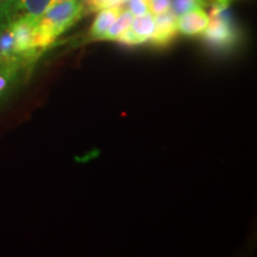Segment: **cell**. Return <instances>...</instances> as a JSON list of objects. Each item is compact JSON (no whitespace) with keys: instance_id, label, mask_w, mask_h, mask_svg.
Instances as JSON below:
<instances>
[{"instance_id":"5b68a950","label":"cell","mask_w":257,"mask_h":257,"mask_svg":"<svg viewBox=\"0 0 257 257\" xmlns=\"http://www.w3.org/2000/svg\"><path fill=\"white\" fill-rule=\"evenodd\" d=\"M178 19L179 18L172 11L154 16L155 28H154L152 37L148 42L157 48H165L172 43L179 32Z\"/></svg>"},{"instance_id":"5bb4252c","label":"cell","mask_w":257,"mask_h":257,"mask_svg":"<svg viewBox=\"0 0 257 257\" xmlns=\"http://www.w3.org/2000/svg\"><path fill=\"white\" fill-rule=\"evenodd\" d=\"M204 3H205V5H206L207 3H208V0H204Z\"/></svg>"},{"instance_id":"7c38bea8","label":"cell","mask_w":257,"mask_h":257,"mask_svg":"<svg viewBox=\"0 0 257 257\" xmlns=\"http://www.w3.org/2000/svg\"><path fill=\"white\" fill-rule=\"evenodd\" d=\"M126 3H127L126 10H128L135 17L143 16L149 12L146 0H127Z\"/></svg>"},{"instance_id":"277c9868","label":"cell","mask_w":257,"mask_h":257,"mask_svg":"<svg viewBox=\"0 0 257 257\" xmlns=\"http://www.w3.org/2000/svg\"><path fill=\"white\" fill-rule=\"evenodd\" d=\"M154 28H155L154 16L148 12L146 15L134 18L130 28H127L123 34H120L115 38V41L127 47L141 46L150 40Z\"/></svg>"},{"instance_id":"8fae6325","label":"cell","mask_w":257,"mask_h":257,"mask_svg":"<svg viewBox=\"0 0 257 257\" xmlns=\"http://www.w3.org/2000/svg\"><path fill=\"white\" fill-rule=\"evenodd\" d=\"M124 0H85L82 4L83 14H92V12H99L101 10L111 8L115 5H124Z\"/></svg>"},{"instance_id":"4fadbf2b","label":"cell","mask_w":257,"mask_h":257,"mask_svg":"<svg viewBox=\"0 0 257 257\" xmlns=\"http://www.w3.org/2000/svg\"><path fill=\"white\" fill-rule=\"evenodd\" d=\"M59 2H63V0H53V3H59Z\"/></svg>"},{"instance_id":"ba28073f","label":"cell","mask_w":257,"mask_h":257,"mask_svg":"<svg viewBox=\"0 0 257 257\" xmlns=\"http://www.w3.org/2000/svg\"><path fill=\"white\" fill-rule=\"evenodd\" d=\"M22 66L15 63L0 62V100L5 99V96L12 91L17 72Z\"/></svg>"},{"instance_id":"9c48e42d","label":"cell","mask_w":257,"mask_h":257,"mask_svg":"<svg viewBox=\"0 0 257 257\" xmlns=\"http://www.w3.org/2000/svg\"><path fill=\"white\" fill-rule=\"evenodd\" d=\"M134 18L135 16L125 8L124 11L119 15V17L115 19L114 23L106 31V34L104 35L101 41H115V38L119 36L120 34H123L127 28H130Z\"/></svg>"},{"instance_id":"8992f818","label":"cell","mask_w":257,"mask_h":257,"mask_svg":"<svg viewBox=\"0 0 257 257\" xmlns=\"http://www.w3.org/2000/svg\"><path fill=\"white\" fill-rule=\"evenodd\" d=\"M210 16L202 8H198L180 16L178 19V29L182 35L187 37H195L201 35L206 29Z\"/></svg>"},{"instance_id":"6da1fadb","label":"cell","mask_w":257,"mask_h":257,"mask_svg":"<svg viewBox=\"0 0 257 257\" xmlns=\"http://www.w3.org/2000/svg\"><path fill=\"white\" fill-rule=\"evenodd\" d=\"M83 14L81 0H63L53 3L38 18L36 24V44L43 53L56 38L72 28Z\"/></svg>"},{"instance_id":"7a4b0ae2","label":"cell","mask_w":257,"mask_h":257,"mask_svg":"<svg viewBox=\"0 0 257 257\" xmlns=\"http://www.w3.org/2000/svg\"><path fill=\"white\" fill-rule=\"evenodd\" d=\"M210 22L201 36L205 43L216 51H230L242 41V31L234 21L230 5L212 4Z\"/></svg>"},{"instance_id":"9a60e30c","label":"cell","mask_w":257,"mask_h":257,"mask_svg":"<svg viewBox=\"0 0 257 257\" xmlns=\"http://www.w3.org/2000/svg\"><path fill=\"white\" fill-rule=\"evenodd\" d=\"M127 2V0H124V3H126Z\"/></svg>"},{"instance_id":"3957f363","label":"cell","mask_w":257,"mask_h":257,"mask_svg":"<svg viewBox=\"0 0 257 257\" xmlns=\"http://www.w3.org/2000/svg\"><path fill=\"white\" fill-rule=\"evenodd\" d=\"M51 4L53 0H3L0 3V21L14 23L22 17L38 19Z\"/></svg>"},{"instance_id":"52a82bcc","label":"cell","mask_w":257,"mask_h":257,"mask_svg":"<svg viewBox=\"0 0 257 257\" xmlns=\"http://www.w3.org/2000/svg\"><path fill=\"white\" fill-rule=\"evenodd\" d=\"M125 10L124 5H115L111 8L104 9L99 11L94 22H93L91 30H89V36L93 41H101L106 31L110 29L114 21L119 17V15Z\"/></svg>"},{"instance_id":"30bf717a","label":"cell","mask_w":257,"mask_h":257,"mask_svg":"<svg viewBox=\"0 0 257 257\" xmlns=\"http://www.w3.org/2000/svg\"><path fill=\"white\" fill-rule=\"evenodd\" d=\"M204 0H172V3H170V11L179 18L180 16L187 14L192 10L204 8Z\"/></svg>"}]
</instances>
